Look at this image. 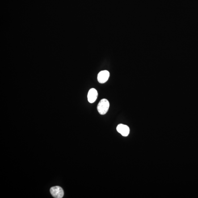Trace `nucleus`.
Instances as JSON below:
<instances>
[{"label": "nucleus", "instance_id": "f257e3e1", "mask_svg": "<svg viewBox=\"0 0 198 198\" xmlns=\"http://www.w3.org/2000/svg\"><path fill=\"white\" fill-rule=\"evenodd\" d=\"M109 106V102L107 99H102L98 103L97 107L98 112L100 115H105L108 111Z\"/></svg>", "mask_w": 198, "mask_h": 198}, {"label": "nucleus", "instance_id": "f03ea898", "mask_svg": "<svg viewBox=\"0 0 198 198\" xmlns=\"http://www.w3.org/2000/svg\"><path fill=\"white\" fill-rule=\"evenodd\" d=\"M50 192L54 197L56 198H62L64 195V191L59 186H55L51 188Z\"/></svg>", "mask_w": 198, "mask_h": 198}, {"label": "nucleus", "instance_id": "7ed1b4c3", "mask_svg": "<svg viewBox=\"0 0 198 198\" xmlns=\"http://www.w3.org/2000/svg\"><path fill=\"white\" fill-rule=\"evenodd\" d=\"M110 73L108 71H101L98 75L97 80L99 83L103 84L107 82L109 78Z\"/></svg>", "mask_w": 198, "mask_h": 198}, {"label": "nucleus", "instance_id": "20e7f679", "mask_svg": "<svg viewBox=\"0 0 198 198\" xmlns=\"http://www.w3.org/2000/svg\"><path fill=\"white\" fill-rule=\"evenodd\" d=\"M117 132L124 137H127L130 133V128L128 126L119 124L116 128Z\"/></svg>", "mask_w": 198, "mask_h": 198}, {"label": "nucleus", "instance_id": "39448f33", "mask_svg": "<svg viewBox=\"0 0 198 198\" xmlns=\"http://www.w3.org/2000/svg\"><path fill=\"white\" fill-rule=\"evenodd\" d=\"M98 96V92L94 88L90 89L88 94V100L90 103H94L97 100Z\"/></svg>", "mask_w": 198, "mask_h": 198}]
</instances>
